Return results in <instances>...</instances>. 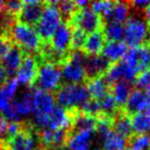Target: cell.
<instances>
[{"label":"cell","mask_w":150,"mask_h":150,"mask_svg":"<svg viewBox=\"0 0 150 150\" xmlns=\"http://www.w3.org/2000/svg\"><path fill=\"white\" fill-rule=\"evenodd\" d=\"M144 16H145L144 19L146 20V22H147V23L150 22V4L148 5V6L145 8V11H144Z\"/></svg>","instance_id":"cell-39"},{"label":"cell","mask_w":150,"mask_h":150,"mask_svg":"<svg viewBox=\"0 0 150 150\" xmlns=\"http://www.w3.org/2000/svg\"><path fill=\"white\" fill-rule=\"evenodd\" d=\"M148 30H149V39H150V22H148Z\"/></svg>","instance_id":"cell-43"},{"label":"cell","mask_w":150,"mask_h":150,"mask_svg":"<svg viewBox=\"0 0 150 150\" xmlns=\"http://www.w3.org/2000/svg\"><path fill=\"white\" fill-rule=\"evenodd\" d=\"M125 43L131 47H139L144 45L149 38L148 23L144 17H140L139 13L129 17L125 24Z\"/></svg>","instance_id":"cell-4"},{"label":"cell","mask_w":150,"mask_h":150,"mask_svg":"<svg viewBox=\"0 0 150 150\" xmlns=\"http://www.w3.org/2000/svg\"></svg>","instance_id":"cell-45"},{"label":"cell","mask_w":150,"mask_h":150,"mask_svg":"<svg viewBox=\"0 0 150 150\" xmlns=\"http://www.w3.org/2000/svg\"><path fill=\"white\" fill-rule=\"evenodd\" d=\"M54 97L59 106L64 109H79L91 99L86 83H62Z\"/></svg>","instance_id":"cell-2"},{"label":"cell","mask_w":150,"mask_h":150,"mask_svg":"<svg viewBox=\"0 0 150 150\" xmlns=\"http://www.w3.org/2000/svg\"><path fill=\"white\" fill-rule=\"evenodd\" d=\"M11 40L6 36L0 35V61L4 57V54H6V52L11 47Z\"/></svg>","instance_id":"cell-36"},{"label":"cell","mask_w":150,"mask_h":150,"mask_svg":"<svg viewBox=\"0 0 150 150\" xmlns=\"http://www.w3.org/2000/svg\"><path fill=\"white\" fill-rule=\"evenodd\" d=\"M67 23L70 24L71 28L81 30L86 35L101 30L104 26L102 18L97 15L90 6L77 9Z\"/></svg>","instance_id":"cell-8"},{"label":"cell","mask_w":150,"mask_h":150,"mask_svg":"<svg viewBox=\"0 0 150 150\" xmlns=\"http://www.w3.org/2000/svg\"><path fill=\"white\" fill-rule=\"evenodd\" d=\"M95 131H81L70 133L66 147L68 150H88L94 139Z\"/></svg>","instance_id":"cell-16"},{"label":"cell","mask_w":150,"mask_h":150,"mask_svg":"<svg viewBox=\"0 0 150 150\" xmlns=\"http://www.w3.org/2000/svg\"><path fill=\"white\" fill-rule=\"evenodd\" d=\"M62 16L59 11L58 1H44V9L35 30L42 42H50L54 32L62 24Z\"/></svg>","instance_id":"cell-3"},{"label":"cell","mask_w":150,"mask_h":150,"mask_svg":"<svg viewBox=\"0 0 150 150\" xmlns=\"http://www.w3.org/2000/svg\"><path fill=\"white\" fill-rule=\"evenodd\" d=\"M102 30L107 42L122 41L123 38H125V27H123L122 24L107 23L104 24Z\"/></svg>","instance_id":"cell-25"},{"label":"cell","mask_w":150,"mask_h":150,"mask_svg":"<svg viewBox=\"0 0 150 150\" xmlns=\"http://www.w3.org/2000/svg\"><path fill=\"white\" fill-rule=\"evenodd\" d=\"M32 88L25 91L20 96L11 100V106L20 117L27 116L32 113Z\"/></svg>","instance_id":"cell-22"},{"label":"cell","mask_w":150,"mask_h":150,"mask_svg":"<svg viewBox=\"0 0 150 150\" xmlns=\"http://www.w3.org/2000/svg\"><path fill=\"white\" fill-rule=\"evenodd\" d=\"M36 150H48V149L45 147H43V146H41V145H38V147L36 148Z\"/></svg>","instance_id":"cell-41"},{"label":"cell","mask_w":150,"mask_h":150,"mask_svg":"<svg viewBox=\"0 0 150 150\" xmlns=\"http://www.w3.org/2000/svg\"><path fill=\"white\" fill-rule=\"evenodd\" d=\"M100 106H101V112L103 114L107 115L109 117H114L117 113L120 111V107L115 101L114 97L112 96L110 92L100 100Z\"/></svg>","instance_id":"cell-27"},{"label":"cell","mask_w":150,"mask_h":150,"mask_svg":"<svg viewBox=\"0 0 150 150\" xmlns=\"http://www.w3.org/2000/svg\"><path fill=\"white\" fill-rule=\"evenodd\" d=\"M56 107L54 94L32 88V113L34 115L50 114Z\"/></svg>","instance_id":"cell-12"},{"label":"cell","mask_w":150,"mask_h":150,"mask_svg":"<svg viewBox=\"0 0 150 150\" xmlns=\"http://www.w3.org/2000/svg\"><path fill=\"white\" fill-rule=\"evenodd\" d=\"M112 131L121 137L129 139L133 135V129H132L131 116L120 109L118 113L113 117L112 121Z\"/></svg>","instance_id":"cell-19"},{"label":"cell","mask_w":150,"mask_h":150,"mask_svg":"<svg viewBox=\"0 0 150 150\" xmlns=\"http://www.w3.org/2000/svg\"><path fill=\"white\" fill-rule=\"evenodd\" d=\"M81 112L86 113V114L92 115V116L97 117L101 113V106H100V101L95 100V99H88L83 105L79 108Z\"/></svg>","instance_id":"cell-32"},{"label":"cell","mask_w":150,"mask_h":150,"mask_svg":"<svg viewBox=\"0 0 150 150\" xmlns=\"http://www.w3.org/2000/svg\"><path fill=\"white\" fill-rule=\"evenodd\" d=\"M103 30H98L94 33L88 34L86 36V42L81 48V52L86 56H97L102 54L103 47L106 43Z\"/></svg>","instance_id":"cell-17"},{"label":"cell","mask_w":150,"mask_h":150,"mask_svg":"<svg viewBox=\"0 0 150 150\" xmlns=\"http://www.w3.org/2000/svg\"><path fill=\"white\" fill-rule=\"evenodd\" d=\"M38 75V61L35 54H25L20 69L16 75L18 83L33 88Z\"/></svg>","instance_id":"cell-9"},{"label":"cell","mask_w":150,"mask_h":150,"mask_svg":"<svg viewBox=\"0 0 150 150\" xmlns=\"http://www.w3.org/2000/svg\"><path fill=\"white\" fill-rule=\"evenodd\" d=\"M129 13H131V6H129V2L117 1V2L113 3V6L110 9V11L106 16L102 17L103 23L123 24L129 19Z\"/></svg>","instance_id":"cell-18"},{"label":"cell","mask_w":150,"mask_h":150,"mask_svg":"<svg viewBox=\"0 0 150 150\" xmlns=\"http://www.w3.org/2000/svg\"><path fill=\"white\" fill-rule=\"evenodd\" d=\"M66 150H68V149H66Z\"/></svg>","instance_id":"cell-44"},{"label":"cell","mask_w":150,"mask_h":150,"mask_svg":"<svg viewBox=\"0 0 150 150\" xmlns=\"http://www.w3.org/2000/svg\"><path fill=\"white\" fill-rule=\"evenodd\" d=\"M127 52V45L125 43V41H109L105 43L101 54L110 63H117L125 56Z\"/></svg>","instance_id":"cell-20"},{"label":"cell","mask_w":150,"mask_h":150,"mask_svg":"<svg viewBox=\"0 0 150 150\" xmlns=\"http://www.w3.org/2000/svg\"><path fill=\"white\" fill-rule=\"evenodd\" d=\"M111 64L112 63L109 62L102 54H97V56H86V54L82 60V65H83L84 72L86 75V80L103 76L107 72Z\"/></svg>","instance_id":"cell-14"},{"label":"cell","mask_w":150,"mask_h":150,"mask_svg":"<svg viewBox=\"0 0 150 150\" xmlns=\"http://www.w3.org/2000/svg\"><path fill=\"white\" fill-rule=\"evenodd\" d=\"M6 150H36L39 145L37 133L32 123L22 121V127L15 136L2 141Z\"/></svg>","instance_id":"cell-6"},{"label":"cell","mask_w":150,"mask_h":150,"mask_svg":"<svg viewBox=\"0 0 150 150\" xmlns=\"http://www.w3.org/2000/svg\"><path fill=\"white\" fill-rule=\"evenodd\" d=\"M131 121L134 135H149L150 112L134 114L131 116Z\"/></svg>","instance_id":"cell-24"},{"label":"cell","mask_w":150,"mask_h":150,"mask_svg":"<svg viewBox=\"0 0 150 150\" xmlns=\"http://www.w3.org/2000/svg\"><path fill=\"white\" fill-rule=\"evenodd\" d=\"M71 35H72V28L70 24L67 22H62L50 41L52 50L62 54H70Z\"/></svg>","instance_id":"cell-13"},{"label":"cell","mask_w":150,"mask_h":150,"mask_svg":"<svg viewBox=\"0 0 150 150\" xmlns=\"http://www.w3.org/2000/svg\"><path fill=\"white\" fill-rule=\"evenodd\" d=\"M138 60L141 72L146 69L150 68V54L145 45L138 47Z\"/></svg>","instance_id":"cell-34"},{"label":"cell","mask_w":150,"mask_h":150,"mask_svg":"<svg viewBox=\"0 0 150 150\" xmlns=\"http://www.w3.org/2000/svg\"><path fill=\"white\" fill-rule=\"evenodd\" d=\"M129 4L131 6V8L133 7L138 13H140L141 11H145L146 7L150 4V1H148V0H135V1L129 2Z\"/></svg>","instance_id":"cell-37"},{"label":"cell","mask_w":150,"mask_h":150,"mask_svg":"<svg viewBox=\"0 0 150 150\" xmlns=\"http://www.w3.org/2000/svg\"><path fill=\"white\" fill-rule=\"evenodd\" d=\"M127 150H149L150 135H132L127 139Z\"/></svg>","instance_id":"cell-28"},{"label":"cell","mask_w":150,"mask_h":150,"mask_svg":"<svg viewBox=\"0 0 150 150\" xmlns=\"http://www.w3.org/2000/svg\"><path fill=\"white\" fill-rule=\"evenodd\" d=\"M132 91H133V84L125 80H119L110 86L109 88V92L114 97L115 101L120 108H123V106L125 105Z\"/></svg>","instance_id":"cell-23"},{"label":"cell","mask_w":150,"mask_h":150,"mask_svg":"<svg viewBox=\"0 0 150 150\" xmlns=\"http://www.w3.org/2000/svg\"><path fill=\"white\" fill-rule=\"evenodd\" d=\"M102 142V150H127V139L117 135L113 131L110 132Z\"/></svg>","instance_id":"cell-26"},{"label":"cell","mask_w":150,"mask_h":150,"mask_svg":"<svg viewBox=\"0 0 150 150\" xmlns=\"http://www.w3.org/2000/svg\"><path fill=\"white\" fill-rule=\"evenodd\" d=\"M11 43L20 46L26 54H37L41 47V39L38 36L35 28L16 21L11 25L7 34Z\"/></svg>","instance_id":"cell-1"},{"label":"cell","mask_w":150,"mask_h":150,"mask_svg":"<svg viewBox=\"0 0 150 150\" xmlns=\"http://www.w3.org/2000/svg\"><path fill=\"white\" fill-rule=\"evenodd\" d=\"M122 110L129 116L137 113L150 112V93L138 88L133 90Z\"/></svg>","instance_id":"cell-11"},{"label":"cell","mask_w":150,"mask_h":150,"mask_svg":"<svg viewBox=\"0 0 150 150\" xmlns=\"http://www.w3.org/2000/svg\"><path fill=\"white\" fill-rule=\"evenodd\" d=\"M134 86H136V88L138 90L150 93V68L146 69L138 74Z\"/></svg>","instance_id":"cell-29"},{"label":"cell","mask_w":150,"mask_h":150,"mask_svg":"<svg viewBox=\"0 0 150 150\" xmlns=\"http://www.w3.org/2000/svg\"><path fill=\"white\" fill-rule=\"evenodd\" d=\"M18 86H19V83L16 78H8V80L2 86H0V92L7 100L11 101L17 94Z\"/></svg>","instance_id":"cell-31"},{"label":"cell","mask_w":150,"mask_h":150,"mask_svg":"<svg viewBox=\"0 0 150 150\" xmlns=\"http://www.w3.org/2000/svg\"><path fill=\"white\" fill-rule=\"evenodd\" d=\"M7 80H8V76H7L6 72H5L2 65L0 64V86H2Z\"/></svg>","instance_id":"cell-38"},{"label":"cell","mask_w":150,"mask_h":150,"mask_svg":"<svg viewBox=\"0 0 150 150\" xmlns=\"http://www.w3.org/2000/svg\"><path fill=\"white\" fill-rule=\"evenodd\" d=\"M43 9L44 2L41 1H35V0L22 1V6L17 17V21L32 28H35L43 13Z\"/></svg>","instance_id":"cell-10"},{"label":"cell","mask_w":150,"mask_h":150,"mask_svg":"<svg viewBox=\"0 0 150 150\" xmlns=\"http://www.w3.org/2000/svg\"><path fill=\"white\" fill-rule=\"evenodd\" d=\"M25 54L26 52L20 46L11 43V47L8 48L6 54L1 59L0 64L2 65V67L4 68L8 78L16 77Z\"/></svg>","instance_id":"cell-15"},{"label":"cell","mask_w":150,"mask_h":150,"mask_svg":"<svg viewBox=\"0 0 150 150\" xmlns=\"http://www.w3.org/2000/svg\"><path fill=\"white\" fill-rule=\"evenodd\" d=\"M112 1H95L90 4V7L101 18L106 16L113 6Z\"/></svg>","instance_id":"cell-33"},{"label":"cell","mask_w":150,"mask_h":150,"mask_svg":"<svg viewBox=\"0 0 150 150\" xmlns=\"http://www.w3.org/2000/svg\"><path fill=\"white\" fill-rule=\"evenodd\" d=\"M86 54L81 50H71L70 56L62 66V81L64 83H84L86 75L82 60Z\"/></svg>","instance_id":"cell-7"},{"label":"cell","mask_w":150,"mask_h":150,"mask_svg":"<svg viewBox=\"0 0 150 150\" xmlns=\"http://www.w3.org/2000/svg\"><path fill=\"white\" fill-rule=\"evenodd\" d=\"M3 6H4V2H3V1H0V13L3 11Z\"/></svg>","instance_id":"cell-42"},{"label":"cell","mask_w":150,"mask_h":150,"mask_svg":"<svg viewBox=\"0 0 150 150\" xmlns=\"http://www.w3.org/2000/svg\"><path fill=\"white\" fill-rule=\"evenodd\" d=\"M144 45L146 46V47H147V50H148V52H149V54H150V39L148 40V42L146 44H144Z\"/></svg>","instance_id":"cell-40"},{"label":"cell","mask_w":150,"mask_h":150,"mask_svg":"<svg viewBox=\"0 0 150 150\" xmlns=\"http://www.w3.org/2000/svg\"><path fill=\"white\" fill-rule=\"evenodd\" d=\"M62 84V67L52 63H38V75L33 88L54 94Z\"/></svg>","instance_id":"cell-5"},{"label":"cell","mask_w":150,"mask_h":150,"mask_svg":"<svg viewBox=\"0 0 150 150\" xmlns=\"http://www.w3.org/2000/svg\"><path fill=\"white\" fill-rule=\"evenodd\" d=\"M86 39V34L81 30L72 28V35H71V50H81Z\"/></svg>","instance_id":"cell-30"},{"label":"cell","mask_w":150,"mask_h":150,"mask_svg":"<svg viewBox=\"0 0 150 150\" xmlns=\"http://www.w3.org/2000/svg\"><path fill=\"white\" fill-rule=\"evenodd\" d=\"M22 6V1H17V0H11V1H7L4 2V6L3 9L6 13L13 16V17L17 18L20 13V9Z\"/></svg>","instance_id":"cell-35"},{"label":"cell","mask_w":150,"mask_h":150,"mask_svg":"<svg viewBox=\"0 0 150 150\" xmlns=\"http://www.w3.org/2000/svg\"><path fill=\"white\" fill-rule=\"evenodd\" d=\"M84 83H86L91 98L98 101L104 98L109 93V88H110L109 84L105 80L104 76H99V77H95L92 79H88Z\"/></svg>","instance_id":"cell-21"}]
</instances>
